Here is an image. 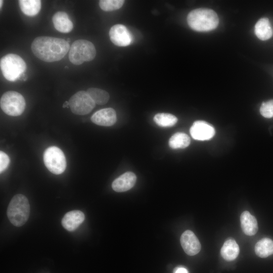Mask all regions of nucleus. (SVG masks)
<instances>
[{
    "label": "nucleus",
    "instance_id": "dca6fc26",
    "mask_svg": "<svg viewBox=\"0 0 273 273\" xmlns=\"http://www.w3.org/2000/svg\"><path fill=\"white\" fill-rule=\"evenodd\" d=\"M241 228L248 236L255 235L258 231V224L255 217L248 211H244L240 216Z\"/></svg>",
    "mask_w": 273,
    "mask_h": 273
},
{
    "label": "nucleus",
    "instance_id": "aec40b11",
    "mask_svg": "<svg viewBox=\"0 0 273 273\" xmlns=\"http://www.w3.org/2000/svg\"><path fill=\"white\" fill-rule=\"evenodd\" d=\"M255 252L261 258H265L273 254V241L268 238L260 239L255 244Z\"/></svg>",
    "mask_w": 273,
    "mask_h": 273
},
{
    "label": "nucleus",
    "instance_id": "0eeeda50",
    "mask_svg": "<svg viewBox=\"0 0 273 273\" xmlns=\"http://www.w3.org/2000/svg\"><path fill=\"white\" fill-rule=\"evenodd\" d=\"M43 159L46 167L54 174H61L66 169L65 156L58 147L51 146L47 148L44 152Z\"/></svg>",
    "mask_w": 273,
    "mask_h": 273
},
{
    "label": "nucleus",
    "instance_id": "7ed1b4c3",
    "mask_svg": "<svg viewBox=\"0 0 273 273\" xmlns=\"http://www.w3.org/2000/svg\"><path fill=\"white\" fill-rule=\"evenodd\" d=\"M30 205L27 198L22 194L15 195L8 205L7 214L10 221L15 226H21L27 221Z\"/></svg>",
    "mask_w": 273,
    "mask_h": 273
},
{
    "label": "nucleus",
    "instance_id": "cd10ccee",
    "mask_svg": "<svg viewBox=\"0 0 273 273\" xmlns=\"http://www.w3.org/2000/svg\"><path fill=\"white\" fill-rule=\"evenodd\" d=\"M68 107H69V103L68 101H65L63 104V108H67Z\"/></svg>",
    "mask_w": 273,
    "mask_h": 273
},
{
    "label": "nucleus",
    "instance_id": "20e7f679",
    "mask_svg": "<svg viewBox=\"0 0 273 273\" xmlns=\"http://www.w3.org/2000/svg\"><path fill=\"white\" fill-rule=\"evenodd\" d=\"M0 67L4 77L10 81H15L23 75L26 69V64L19 56L9 54L0 60Z\"/></svg>",
    "mask_w": 273,
    "mask_h": 273
},
{
    "label": "nucleus",
    "instance_id": "bb28decb",
    "mask_svg": "<svg viewBox=\"0 0 273 273\" xmlns=\"http://www.w3.org/2000/svg\"><path fill=\"white\" fill-rule=\"evenodd\" d=\"M173 273H189V272L185 267L179 266L174 269Z\"/></svg>",
    "mask_w": 273,
    "mask_h": 273
},
{
    "label": "nucleus",
    "instance_id": "b1692460",
    "mask_svg": "<svg viewBox=\"0 0 273 273\" xmlns=\"http://www.w3.org/2000/svg\"><path fill=\"white\" fill-rule=\"evenodd\" d=\"M124 3L123 0H101L99 4L100 8L106 12L119 9Z\"/></svg>",
    "mask_w": 273,
    "mask_h": 273
},
{
    "label": "nucleus",
    "instance_id": "423d86ee",
    "mask_svg": "<svg viewBox=\"0 0 273 273\" xmlns=\"http://www.w3.org/2000/svg\"><path fill=\"white\" fill-rule=\"evenodd\" d=\"M2 110L6 114L17 116L25 110L26 103L23 96L16 91H8L3 94L0 100Z\"/></svg>",
    "mask_w": 273,
    "mask_h": 273
},
{
    "label": "nucleus",
    "instance_id": "6ab92c4d",
    "mask_svg": "<svg viewBox=\"0 0 273 273\" xmlns=\"http://www.w3.org/2000/svg\"><path fill=\"white\" fill-rule=\"evenodd\" d=\"M18 3L21 11L28 16L37 15L41 7L39 0H19Z\"/></svg>",
    "mask_w": 273,
    "mask_h": 273
},
{
    "label": "nucleus",
    "instance_id": "6e6552de",
    "mask_svg": "<svg viewBox=\"0 0 273 273\" xmlns=\"http://www.w3.org/2000/svg\"><path fill=\"white\" fill-rule=\"evenodd\" d=\"M68 102L72 113L79 115L88 114L96 105L87 92L84 90L77 92L70 98Z\"/></svg>",
    "mask_w": 273,
    "mask_h": 273
},
{
    "label": "nucleus",
    "instance_id": "c85d7f7f",
    "mask_svg": "<svg viewBox=\"0 0 273 273\" xmlns=\"http://www.w3.org/2000/svg\"><path fill=\"white\" fill-rule=\"evenodd\" d=\"M3 3V1H2V0H1V1H0V4H1V5H0V7H1V8L2 7Z\"/></svg>",
    "mask_w": 273,
    "mask_h": 273
},
{
    "label": "nucleus",
    "instance_id": "f3484780",
    "mask_svg": "<svg viewBox=\"0 0 273 273\" xmlns=\"http://www.w3.org/2000/svg\"><path fill=\"white\" fill-rule=\"evenodd\" d=\"M239 251V247L236 241L230 238L224 242L221 248L220 254L224 259L230 261L238 257Z\"/></svg>",
    "mask_w": 273,
    "mask_h": 273
},
{
    "label": "nucleus",
    "instance_id": "5701e85b",
    "mask_svg": "<svg viewBox=\"0 0 273 273\" xmlns=\"http://www.w3.org/2000/svg\"><path fill=\"white\" fill-rule=\"evenodd\" d=\"M154 121L161 127H171L177 122V118L174 115L166 113H160L154 117Z\"/></svg>",
    "mask_w": 273,
    "mask_h": 273
},
{
    "label": "nucleus",
    "instance_id": "a878e982",
    "mask_svg": "<svg viewBox=\"0 0 273 273\" xmlns=\"http://www.w3.org/2000/svg\"><path fill=\"white\" fill-rule=\"evenodd\" d=\"M10 163L9 156L3 151L0 152V172L5 170Z\"/></svg>",
    "mask_w": 273,
    "mask_h": 273
},
{
    "label": "nucleus",
    "instance_id": "f03ea898",
    "mask_svg": "<svg viewBox=\"0 0 273 273\" xmlns=\"http://www.w3.org/2000/svg\"><path fill=\"white\" fill-rule=\"evenodd\" d=\"M187 21L192 29L199 32H206L216 28L219 20L216 13L212 10L199 8L189 13Z\"/></svg>",
    "mask_w": 273,
    "mask_h": 273
},
{
    "label": "nucleus",
    "instance_id": "412c9836",
    "mask_svg": "<svg viewBox=\"0 0 273 273\" xmlns=\"http://www.w3.org/2000/svg\"><path fill=\"white\" fill-rule=\"evenodd\" d=\"M190 138L184 132H176L169 140V147L173 149H183L187 147L190 144Z\"/></svg>",
    "mask_w": 273,
    "mask_h": 273
},
{
    "label": "nucleus",
    "instance_id": "f8f14e48",
    "mask_svg": "<svg viewBox=\"0 0 273 273\" xmlns=\"http://www.w3.org/2000/svg\"><path fill=\"white\" fill-rule=\"evenodd\" d=\"M115 111L111 108L101 109L95 112L91 117L92 121L99 125L110 126L116 122Z\"/></svg>",
    "mask_w": 273,
    "mask_h": 273
},
{
    "label": "nucleus",
    "instance_id": "393cba45",
    "mask_svg": "<svg viewBox=\"0 0 273 273\" xmlns=\"http://www.w3.org/2000/svg\"><path fill=\"white\" fill-rule=\"evenodd\" d=\"M260 113L264 117H273V100L262 103L260 108Z\"/></svg>",
    "mask_w": 273,
    "mask_h": 273
},
{
    "label": "nucleus",
    "instance_id": "1a4fd4ad",
    "mask_svg": "<svg viewBox=\"0 0 273 273\" xmlns=\"http://www.w3.org/2000/svg\"><path fill=\"white\" fill-rule=\"evenodd\" d=\"M111 41L118 47H126L132 41V36L127 28L122 24L113 26L109 32Z\"/></svg>",
    "mask_w": 273,
    "mask_h": 273
},
{
    "label": "nucleus",
    "instance_id": "ddd939ff",
    "mask_svg": "<svg viewBox=\"0 0 273 273\" xmlns=\"http://www.w3.org/2000/svg\"><path fill=\"white\" fill-rule=\"evenodd\" d=\"M136 176L132 172H126L116 178L112 184L113 190L117 192L127 191L135 184Z\"/></svg>",
    "mask_w": 273,
    "mask_h": 273
},
{
    "label": "nucleus",
    "instance_id": "4be33fe9",
    "mask_svg": "<svg viewBox=\"0 0 273 273\" xmlns=\"http://www.w3.org/2000/svg\"><path fill=\"white\" fill-rule=\"evenodd\" d=\"M86 92L96 104L104 105L109 100V94L105 90L98 88L91 87L89 88Z\"/></svg>",
    "mask_w": 273,
    "mask_h": 273
},
{
    "label": "nucleus",
    "instance_id": "9b49d317",
    "mask_svg": "<svg viewBox=\"0 0 273 273\" xmlns=\"http://www.w3.org/2000/svg\"><path fill=\"white\" fill-rule=\"evenodd\" d=\"M180 241L184 251L190 256L195 255L201 250V246L199 240L190 230H187L183 233Z\"/></svg>",
    "mask_w": 273,
    "mask_h": 273
},
{
    "label": "nucleus",
    "instance_id": "f257e3e1",
    "mask_svg": "<svg viewBox=\"0 0 273 273\" xmlns=\"http://www.w3.org/2000/svg\"><path fill=\"white\" fill-rule=\"evenodd\" d=\"M70 48L69 42L63 38L46 36L36 37L31 45L34 56L46 62L61 60Z\"/></svg>",
    "mask_w": 273,
    "mask_h": 273
},
{
    "label": "nucleus",
    "instance_id": "a211bd4d",
    "mask_svg": "<svg viewBox=\"0 0 273 273\" xmlns=\"http://www.w3.org/2000/svg\"><path fill=\"white\" fill-rule=\"evenodd\" d=\"M255 33L258 38L265 40L271 37L273 31L267 18L259 19L255 26Z\"/></svg>",
    "mask_w": 273,
    "mask_h": 273
},
{
    "label": "nucleus",
    "instance_id": "2eb2a0df",
    "mask_svg": "<svg viewBox=\"0 0 273 273\" xmlns=\"http://www.w3.org/2000/svg\"><path fill=\"white\" fill-rule=\"evenodd\" d=\"M52 21L55 28L62 33H69L73 28L72 22L65 12H56L52 17Z\"/></svg>",
    "mask_w": 273,
    "mask_h": 273
},
{
    "label": "nucleus",
    "instance_id": "39448f33",
    "mask_svg": "<svg viewBox=\"0 0 273 273\" xmlns=\"http://www.w3.org/2000/svg\"><path fill=\"white\" fill-rule=\"evenodd\" d=\"M96 55V49L92 42L85 39H77L70 48L69 59L73 64L79 65L93 60Z\"/></svg>",
    "mask_w": 273,
    "mask_h": 273
},
{
    "label": "nucleus",
    "instance_id": "4468645a",
    "mask_svg": "<svg viewBox=\"0 0 273 273\" xmlns=\"http://www.w3.org/2000/svg\"><path fill=\"white\" fill-rule=\"evenodd\" d=\"M84 213L79 210H72L66 213L62 219V226L67 231L76 230L84 220Z\"/></svg>",
    "mask_w": 273,
    "mask_h": 273
},
{
    "label": "nucleus",
    "instance_id": "9d476101",
    "mask_svg": "<svg viewBox=\"0 0 273 273\" xmlns=\"http://www.w3.org/2000/svg\"><path fill=\"white\" fill-rule=\"evenodd\" d=\"M190 132L193 139L199 141L209 140L215 134L214 128L208 123L201 120L195 121L191 127Z\"/></svg>",
    "mask_w": 273,
    "mask_h": 273
}]
</instances>
